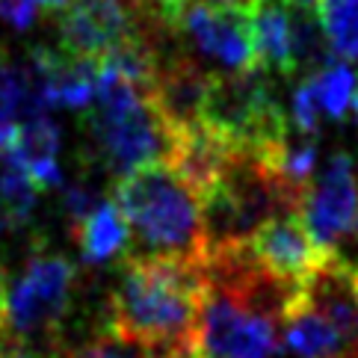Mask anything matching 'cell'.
Instances as JSON below:
<instances>
[{"mask_svg": "<svg viewBox=\"0 0 358 358\" xmlns=\"http://www.w3.org/2000/svg\"><path fill=\"white\" fill-rule=\"evenodd\" d=\"M293 3H299V6H311L314 0H293Z\"/></svg>", "mask_w": 358, "mask_h": 358, "instance_id": "24", "label": "cell"}, {"mask_svg": "<svg viewBox=\"0 0 358 358\" xmlns=\"http://www.w3.org/2000/svg\"><path fill=\"white\" fill-rule=\"evenodd\" d=\"M86 131L101 163L119 178L151 163H172L178 148V131L157 107L155 89L107 62H98V89L86 113Z\"/></svg>", "mask_w": 358, "mask_h": 358, "instance_id": "3", "label": "cell"}, {"mask_svg": "<svg viewBox=\"0 0 358 358\" xmlns=\"http://www.w3.org/2000/svg\"><path fill=\"white\" fill-rule=\"evenodd\" d=\"M62 201H66V213H69V220H71V228H74V231H78V228L83 225L86 216L101 204V201H95V196L89 193L83 184H69L66 189H62Z\"/></svg>", "mask_w": 358, "mask_h": 358, "instance_id": "19", "label": "cell"}, {"mask_svg": "<svg viewBox=\"0 0 358 358\" xmlns=\"http://www.w3.org/2000/svg\"><path fill=\"white\" fill-rule=\"evenodd\" d=\"M199 199L208 255H216L246 246L264 222L281 213H299L302 193L281 181L264 157L234 151Z\"/></svg>", "mask_w": 358, "mask_h": 358, "instance_id": "4", "label": "cell"}, {"mask_svg": "<svg viewBox=\"0 0 358 358\" xmlns=\"http://www.w3.org/2000/svg\"><path fill=\"white\" fill-rule=\"evenodd\" d=\"M208 3H220V6H237V9H249L255 0H208Z\"/></svg>", "mask_w": 358, "mask_h": 358, "instance_id": "22", "label": "cell"}, {"mask_svg": "<svg viewBox=\"0 0 358 358\" xmlns=\"http://www.w3.org/2000/svg\"><path fill=\"white\" fill-rule=\"evenodd\" d=\"M355 116H358V104H355Z\"/></svg>", "mask_w": 358, "mask_h": 358, "instance_id": "25", "label": "cell"}, {"mask_svg": "<svg viewBox=\"0 0 358 358\" xmlns=\"http://www.w3.org/2000/svg\"><path fill=\"white\" fill-rule=\"evenodd\" d=\"M59 127L50 116L21 122V136L15 148L6 155L15 166L33 178L39 189H50L62 184V169H59Z\"/></svg>", "mask_w": 358, "mask_h": 358, "instance_id": "12", "label": "cell"}, {"mask_svg": "<svg viewBox=\"0 0 358 358\" xmlns=\"http://www.w3.org/2000/svg\"><path fill=\"white\" fill-rule=\"evenodd\" d=\"M57 358H155V355H151V350L143 347L139 341L127 338L110 326L107 331H101V335H95L92 341H86L83 347L69 350Z\"/></svg>", "mask_w": 358, "mask_h": 358, "instance_id": "18", "label": "cell"}, {"mask_svg": "<svg viewBox=\"0 0 358 358\" xmlns=\"http://www.w3.org/2000/svg\"><path fill=\"white\" fill-rule=\"evenodd\" d=\"M201 127H208L237 151L273 157L293 134L290 116L281 107L270 74H216L201 110Z\"/></svg>", "mask_w": 358, "mask_h": 358, "instance_id": "6", "label": "cell"}, {"mask_svg": "<svg viewBox=\"0 0 358 358\" xmlns=\"http://www.w3.org/2000/svg\"><path fill=\"white\" fill-rule=\"evenodd\" d=\"M352 296H355V305H358V266L352 270Z\"/></svg>", "mask_w": 358, "mask_h": 358, "instance_id": "23", "label": "cell"}, {"mask_svg": "<svg viewBox=\"0 0 358 358\" xmlns=\"http://www.w3.org/2000/svg\"><path fill=\"white\" fill-rule=\"evenodd\" d=\"M308 83L314 89L320 116H326L331 122H343L350 113H355L358 78H355V71L347 66V62L331 59L326 69H320L317 74H311Z\"/></svg>", "mask_w": 358, "mask_h": 358, "instance_id": "14", "label": "cell"}, {"mask_svg": "<svg viewBox=\"0 0 358 358\" xmlns=\"http://www.w3.org/2000/svg\"><path fill=\"white\" fill-rule=\"evenodd\" d=\"M314 15L335 59H358V0H314Z\"/></svg>", "mask_w": 358, "mask_h": 358, "instance_id": "15", "label": "cell"}, {"mask_svg": "<svg viewBox=\"0 0 358 358\" xmlns=\"http://www.w3.org/2000/svg\"><path fill=\"white\" fill-rule=\"evenodd\" d=\"M36 15H39V6L33 0H0V21L15 30H27Z\"/></svg>", "mask_w": 358, "mask_h": 358, "instance_id": "20", "label": "cell"}, {"mask_svg": "<svg viewBox=\"0 0 358 358\" xmlns=\"http://www.w3.org/2000/svg\"><path fill=\"white\" fill-rule=\"evenodd\" d=\"M21 69L12 66L6 50H0V157H6L21 136Z\"/></svg>", "mask_w": 358, "mask_h": 358, "instance_id": "17", "label": "cell"}, {"mask_svg": "<svg viewBox=\"0 0 358 358\" xmlns=\"http://www.w3.org/2000/svg\"><path fill=\"white\" fill-rule=\"evenodd\" d=\"M0 358H42V355H39V352L24 350V347H15V343L0 341Z\"/></svg>", "mask_w": 358, "mask_h": 358, "instance_id": "21", "label": "cell"}, {"mask_svg": "<svg viewBox=\"0 0 358 358\" xmlns=\"http://www.w3.org/2000/svg\"><path fill=\"white\" fill-rule=\"evenodd\" d=\"M296 6L299 3H293V0H255L246 9L258 71L278 74V78H293L296 74V57H293Z\"/></svg>", "mask_w": 358, "mask_h": 358, "instance_id": "11", "label": "cell"}, {"mask_svg": "<svg viewBox=\"0 0 358 358\" xmlns=\"http://www.w3.org/2000/svg\"><path fill=\"white\" fill-rule=\"evenodd\" d=\"M204 296V261L127 258L110 296L113 329L155 358H201L196 326Z\"/></svg>", "mask_w": 358, "mask_h": 358, "instance_id": "1", "label": "cell"}, {"mask_svg": "<svg viewBox=\"0 0 358 358\" xmlns=\"http://www.w3.org/2000/svg\"><path fill=\"white\" fill-rule=\"evenodd\" d=\"M39 187L12 160L0 157V234L18 231L36 208Z\"/></svg>", "mask_w": 358, "mask_h": 358, "instance_id": "16", "label": "cell"}, {"mask_svg": "<svg viewBox=\"0 0 358 358\" xmlns=\"http://www.w3.org/2000/svg\"><path fill=\"white\" fill-rule=\"evenodd\" d=\"M74 281L78 270L59 252H33L15 273L0 275V341L30 352L54 343L71 308Z\"/></svg>", "mask_w": 358, "mask_h": 358, "instance_id": "5", "label": "cell"}, {"mask_svg": "<svg viewBox=\"0 0 358 358\" xmlns=\"http://www.w3.org/2000/svg\"><path fill=\"white\" fill-rule=\"evenodd\" d=\"M299 220L317 249L335 258L341 243L355 231L358 222V169L350 155H331L314 175L299 201Z\"/></svg>", "mask_w": 358, "mask_h": 358, "instance_id": "9", "label": "cell"}, {"mask_svg": "<svg viewBox=\"0 0 358 358\" xmlns=\"http://www.w3.org/2000/svg\"><path fill=\"white\" fill-rule=\"evenodd\" d=\"M166 24L139 0H74L57 12L59 50L101 62L122 48L157 36Z\"/></svg>", "mask_w": 358, "mask_h": 358, "instance_id": "7", "label": "cell"}, {"mask_svg": "<svg viewBox=\"0 0 358 358\" xmlns=\"http://www.w3.org/2000/svg\"><path fill=\"white\" fill-rule=\"evenodd\" d=\"M86 264H110L131 249V231L124 216L110 199H104L74 231Z\"/></svg>", "mask_w": 358, "mask_h": 358, "instance_id": "13", "label": "cell"}, {"mask_svg": "<svg viewBox=\"0 0 358 358\" xmlns=\"http://www.w3.org/2000/svg\"><path fill=\"white\" fill-rule=\"evenodd\" d=\"M166 27L178 36V42L187 45L189 59L201 62L213 74H246L258 69L246 9L184 0L166 18Z\"/></svg>", "mask_w": 358, "mask_h": 358, "instance_id": "8", "label": "cell"}, {"mask_svg": "<svg viewBox=\"0 0 358 358\" xmlns=\"http://www.w3.org/2000/svg\"><path fill=\"white\" fill-rule=\"evenodd\" d=\"M246 252L266 275L293 290H305L329 264V255L317 249L299 213H281L264 222L246 243Z\"/></svg>", "mask_w": 358, "mask_h": 358, "instance_id": "10", "label": "cell"}, {"mask_svg": "<svg viewBox=\"0 0 358 358\" xmlns=\"http://www.w3.org/2000/svg\"><path fill=\"white\" fill-rule=\"evenodd\" d=\"M0 275H3V273H0Z\"/></svg>", "mask_w": 358, "mask_h": 358, "instance_id": "26", "label": "cell"}, {"mask_svg": "<svg viewBox=\"0 0 358 358\" xmlns=\"http://www.w3.org/2000/svg\"><path fill=\"white\" fill-rule=\"evenodd\" d=\"M110 201L131 231L127 258L204 261L201 199L172 163H151L119 178Z\"/></svg>", "mask_w": 358, "mask_h": 358, "instance_id": "2", "label": "cell"}]
</instances>
